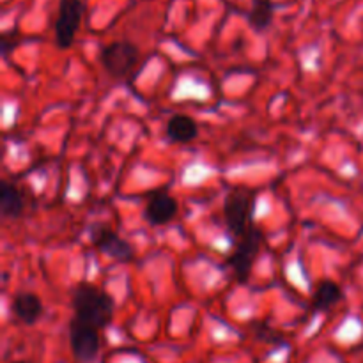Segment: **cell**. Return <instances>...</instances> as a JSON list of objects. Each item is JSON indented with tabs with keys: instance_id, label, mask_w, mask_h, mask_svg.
Wrapping results in <instances>:
<instances>
[{
	"instance_id": "3957f363",
	"label": "cell",
	"mask_w": 363,
	"mask_h": 363,
	"mask_svg": "<svg viewBox=\"0 0 363 363\" xmlns=\"http://www.w3.org/2000/svg\"><path fill=\"white\" fill-rule=\"evenodd\" d=\"M234 243H236V248L230 254V257L227 259V266L233 269L238 284H247L248 279H250L255 259L259 255V250L264 243V234L259 227L252 225L248 233L238 241H234Z\"/></svg>"
},
{
	"instance_id": "8992f818",
	"label": "cell",
	"mask_w": 363,
	"mask_h": 363,
	"mask_svg": "<svg viewBox=\"0 0 363 363\" xmlns=\"http://www.w3.org/2000/svg\"><path fill=\"white\" fill-rule=\"evenodd\" d=\"M87 234L91 243L98 248L101 254L108 255V257L116 259L119 262H131L135 257V248L130 241L121 238L110 227L101 225V223H94V225L87 227Z\"/></svg>"
},
{
	"instance_id": "8fae6325",
	"label": "cell",
	"mask_w": 363,
	"mask_h": 363,
	"mask_svg": "<svg viewBox=\"0 0 363 363\" xmlns=\"http://www.w3.org/2000/svg\"><path fill=\"white\" fill-rule=\"evenodd\" d=\"M0 213L4 218H20L25 213L23 191L16 183L2 181L0 183Z\"/></svg>"
},
{
	"instance_id": "6da1fadb",
	"label": "cell",
	"mask_w": 363,
	"mask_h": 363,
	"mask_svg": "<svg viewBox=\"0 0 363 363\" xmlns=\"http://www.w3.org/2000/svg\"><path fill=\"white\" fill-rule=\"evenodd\" d=\"M71 305H73L74 318L85 325L103 330L110 325L113 318L116 301L98 286L89 282H80L71 289Z\"/></svg>"
},
{
	"instance_id": "7a4b0ae2",
	"label": "cell",
	"mask_w": 363,
	"mask_h": 363,
	"mask_svg": "<svg viewBox=\"0 0 363 363\" xmlns=\"http://www.w3.org/2000/svg\"><path fill=\"white\" fill-rule=\"evenodd\" d=\"M254 204L255 191H252L250 188H236L227 195L225 204H223V216H225L227 230L234 241L243 238L254 225L252 223Z\"/></svg>"
},
{
	"instance_id": "52a82bcc",
	"label": "cell",
	"mask_w": 363,
	"mask_h": 363,
	"mask_svg": "<svg viewBox=\"0 0 363 363\" xmlns=\"http://www.w3.org/2000/svg\"><path fill=\"white\" fill-rule=\"evenodd\" d=\"M69 346L71 353L80 363H92L99 353V330L85 325L80 319L73 318L69 321Z\"/></svg>"
},
{
	"instance_id": "5bb4252c",
	"label": "cell",
	"mask_w": 363,
	"mask_h": 363,
	"mask_svg": "<svg viewBox=\"0 0 363 363\" xmlns=\"http://www.w3.org/2000/svg\"><path fill=\"white\" fill-rule=\"evenodd\" d=\"M0 45H2V55L7 57L18 45H20V32L16 27L9 28V30L2 32V39H0Z\"/></svg>"
},
{
	"instance_id": "5b68a950",
	"label": "cell",
	"mask_w": 363,
	"mask_h": 363,
	"mask_svg": "<svg viewBox=\"0 0 363 363\" xmlns=\"http://www.w3.org/2000/svg\"><path fill=\"white\" fill-rule=\"evenodd\" d=\"M84 13V0H59L55 23H53V34H55L57 48L67 50L73 46L77 32L82 25Z\"/></svg>"
},
{
	"instance_id": "9a60e30c",
	"label": "cell",
	"mask_w": 363,
	"mask_h": 363,
	"mask_svg": "<svg viewBox=\"0 0 363 363\" xmlns=\"http://www.w3.org/2000/svg\"><path fill=\"white\" fill-rule=\"evenodd\" d=\"M9 363H32V362H27V360H16V362H9Z\"/></svg>"
},
{
	"instance_id": "7c38bea8",
	"label": "cell",
	"mask_w": 363,
	"mask_h": 363,
	"mask_svg": "<svg viewBox=\"0 0 363 363\" xmlns=\"http://www.w3.org/2000/svg\"><path fill=\"white\" fill-rule=\"evenodd\" d=\"M340 300H342V287L332 280H321L312 294V311H328L335 307Z\"/></svg>"
},
{
	"instance_id": "9c48e42d",
	"label": "cell",
	"mask_w": 363,
	"mask_h": 363,
	"mask_svg": "<svg viewBox=\"0 0 363 363\" xmlns=\"http://www.w3.org/2000/svg\"><path fill=\"white\" fill-rule=\"evenodd\" d=\"M43 312H45L43 301L39 300L38 294L30 291H20L14 294L11 301V314L21 325H35L43 318Z\"/></svg>"
},
{
	"instance_id": "277c9868",
	"label": "cell",
	"mask_w": 363,
	"mask_h": 363,
	"mask_svg": "<svg viewBox=\"0 0 363 363\" xmlns=\"http://www.w3.org/2000/svg\"><path fill=\"white\" fill-rule=\"evenodd\" d=\"M140 60V50L131 41H113L99 52V62L106 73L116 80H124L131 74Z\"/></svg>"
},
{
	"instance_id": "30bf717a",
	"label": "cell",
	"mask_w": 363,
	"mask_h": 363,
	"mask_svg": "<svg viewBox=\"0 0 363 363\" xmlns=\"http://www.w3.org/2000/svg\"><path fill=\"white\" fill-rule=\"evenodd\" d=\"M167 137L174 144H188L199 135V124L186 113H176L167 121Z\"/></svg>"
},
{
	"instance_id": "ba28073f",
	"label": "cell",
	"mask_w": 363,
	"mask_h": 363,
	"mask_svg": "<svg viewBox=\"0 0 363 363\" xmlns=\"http://www.w3.org/2000/svg\"><path fill=\"white\" fill-rule=\"evenodd\" d=\"M177 211H179V204H177L176 197H172L167 188H158V190H152L151 195L147 197L144 218L152 227H160L172 222L176 218Z\"/></svg>"
},
{
	"instance_id": "4fadbf2b",
	"label": "cell",
	"mask_w": 363,
	"mask_h": 363,
	"mask_svg": "<svg viewBox=\"0 0 363 363\" xmlns=\"http://www.w3.org/2000/svg\"><path fill=\"white\" fill-rule=\"evenodd\" d=\"M273 18H275V2L273 0H252L247 20L255 32L268 30L273 23Z\"/></svg>"
}]
</instances>
